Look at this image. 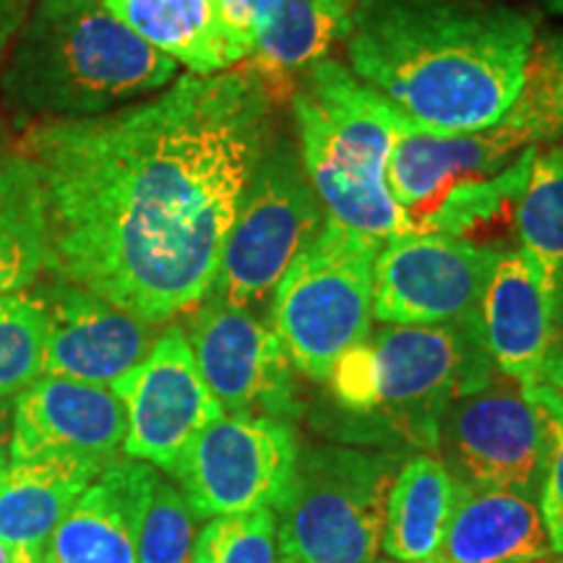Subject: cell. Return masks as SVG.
<instances>
[{
	"instance_id": "18",
	"label": "cell",
	"mask_w": 563,
	"mask_h": 563,
	"mask_svg": "<svg viewBox=\"0 0 563 563\" xmlns=\"http://www.w3.org/2000/svg\"><path fill=\"white\" fill-rule=\"evenodd\" d=\"M157 470L112 460L45 543V563H136L139 530Z\"/></svg>"
},
{
	"instance_id": "1",
	"label": "cell",
	"mask_w": 563,
	"mask_h": 563,
	"mask_svg": "<svg viewBox=\"0 0 563 563\" xmlns=\"http://www.w3.org/2000/svg\"><path fill=\"white\" fill-rule=\"evenodd\" d=\"M272 91L249 63L186 74L144 104L45 121L24 136L58 279L154 323L194 311L274 136Z\"/></svg>"
},
{
	"instance_id": "34",
	"label": "cell",
	"mask_w": 563,
	"mask_h": 563,
	"mask_svg": "<svg viewBox=\"0 0 563 563\" xmlns=\"http://www.w3.org/2000/svg\"><path fill=\"white\" fill-rule=\"evenodd\" d=\"M13 563H45V548L42 545L13 548Z\"/></svg>"
},
{
	"instance_id": "22",
	"label": "cell",
	"mask_w": 563,
	"mask_h": 563,
	"mask_svg": "<svg viewBox=\"0 0 563 563\" xmlns=\"http://www.w3.org/2000/svg\"><path fill=\"white\" fill-rule=\"evenodd\" d=\"M104 5L191 74H220L243 60L214 0H104Z\"/></svg>"
},
{
	"instance_id": "6",
	"label": "cell",
	"mask_w": 563,
	"mask_h": 563,
	"mask_svg": "<svg viewBox=\"0 0 563 563\" xmlns=\"http://www.w3.org/2000/svg\"><path fill=\"white\" fill-rule=\"evenodd\" d=\"M563 141V30L534 34L525 79L509 110L488 129L433 136L412 125L399 133L386 183L407 214L454 183L488 178L527 150Z\"/></svg>"
},
{
	"instance_id": "12",
	"label": "cell",
	"mask_w": 563,
	"mask_h": 563,
	"mask_svg": "<svg viewBox=\"0 0 563 563\" xmlns=\"http://www.w3.org/2000/svg\"><path fill=\"white\" fill-rule=\"evenodd\" d=\"M196 368L224 412L295 422L300 415L295 368L269 319L207 295L186 329Z\"/></svg>"
},
{
	"instance_id": "32",
	"label": "cell",
	"mask_w": 563,
	"mask_h": 563,
	"mask_svg": "<svg viewBox=\"0 0 563 563\" xmlns=\"http://www.w3.org/2000/svg\"><path fill=\"white\" fill-rule=\"evenodd\" d=\"M26 21V0H0V70L16 34Z\"/></svg>"
},
{
	"instance_id": "16",
	"label": "cell",
	"mask_w": 563,
	"mask_h": 563,
	"mask_svg": "<svg viewBox=\"0 0 563 563\" xmlns=\"http://www.w3.org/2000/svg\"><path fill=\"white\" fill-rule=\"evenodd\" d=\"M481 321L496 371L530 386L563 334V298L530 253L501 251L485 285Z\"/></svg>"
},
{
	"instance_id": "7",
	"label": "cell",
	"mask_w": 563,
	"mask_h": 563,
	"mask_svg": "<svg viewBox=\"0 0 563 563\" xmlns=\"http://www.w3.org/2000/svg\"><path fill=\"white\" fill-rule=\"evenodd\" d=\"M382 243L327 217L272 292L269 323L292 368L327 384L334 365L373 329V264Z\"/></svg>"
},
{
	"instance_id": "10",
	"label": "cell",
	"mask_w": 563,
	"mask_h": 563,
	"mask_svg": "<svg viewBox=\"0 0 563 563\" xmlns=\"http://www.w3.org/2000/svg\"><path fill=\"white\" fill-rule=\"evenodd\" d=\"M548 412L522 384L493 373L462 394L439 422L443 464L456 483L519 490L538 498L548 460Z\"/></svg>"
},
{
	"instance_id": "20",
	"label": "cell",
	"mask_w": 563,
	"mask_h": 563,
	"mask_svg": "<svg viewBox=\"0 0 563 563\" xmlns=\"http://www.w3.org/2000/svg\"><path fill=\"white\" fill-rule=\"evenodd\" d=\"M110 462L74 454L11 460L0 473V540L45 548L60 519Z\"/></svg>"
},
{
	"instance_id": "5",
	"label": "cell",
	"mask_w": 563,
	"mask_h": 563,
	"mask_svg": "<svg viewBox=\"0 0 563 563\" xmlns=\"http://www.w3.org/2000/svg\"><path fill=\"white\" fill-rule=\"evenodd\" d=\"M496 373L485 347L481 308L428 327L382 323L350 347L329 376L334 402L363 420L384 422L407 443L433 454L439 422L462 394Z\"/></svg>"
},
{
	"instance_id": "2",
	"label": "cell",
	"mask_w": 563,
	"mask_h": 563,
	"mask_svg": "<svg viewBox=\"0 0 563 563\" xmlns=\"http://www.w3.org/2000/svg\"><path fill=\"white\" fill-rule=\"evenodd\" d=\"M538 24L490 0H357L350 70L412 129L456 136L488 129L522 87Z\"/></svg>"
},
{
	"instance_id": "35",
	"label": "cell",
	"mask_w": 563,
	"mask_h": 563,
	"mask_svg": "<svg viewBox=\"0 0 563 563\" xmlns=\"http://www.w3.org/2000/svg\"><path fill=\"white\" fill-rule=\"evenodd\" d=\"M0 563H13V548L0 540Z\"/></svg>"
},
{
	"instance_id": "23",
	"label": "cell",
	"mask_w": 563,
	"mask_h": 563,
	"mask_svg": "<svg viewBox=\"0 0 563 563\" xmlns=\"http://www.w3.org/2000/svg\"><path fill=\"white\" fill-rule=\"evenodd\" d=\"M456 481L435 454H418L394 475L386 496L382 551L391 563H426L441 548Z\"/></svg>"
},
{
	"instance_id": "31",
	"label": "cell",
	"mask_w": 563,
	"mask_h": 563,
	"mask_svg": "<svg viewBox=\"0 0 563 563\" xmlns=\"http://www.w3.org/2000/svg\"><path fill=\"white\" fill-rule=\"evenodd\" d=\"M525 389L530 391L538 402L563 412V334L561 340L553 344L551 355L545 357L538 378H534L530 386H525Z\"/></svg>"
},
{
	"instance_id": "25",
	"label": "cell",
	"mask_w": 563,
	"mask_h": 563,
	"mask_svg": "<svg viewBox=\"0 0 563 563\" xmlns=\"http://www.w3.org/2000/svg\"><path fill=\"white\" fill-rule=\"evenodd\" d=\"M519 249L543 266L563 298V141L540 150L517 199Z\"/></svg>"
},
{
	"instance_id": "38",
	"label": "cell",
	"mask_w": 563,
	"mask_h": 563,
	"mask_svg": "<svg viewBox=\"0 0 563 563\" xmlns=\"http://www.w3.org/2000/svg\"><path fill=\"white\" fill-rule=\"evenodd\" d=\"M194 563H201V561H199V559H196V555H194Z\"/></svg>"
},
{
	"instance_id": "30",
	"label": "cell",
	"mask_w": 563,
	"mask_h": 563,
	"mask_svg": "<svg viewBox=\"0 0 563 563\" xmlns=\"http://www.w3.org/2000/svg\"><path fill=\"white\" fill-rule=\"evenodd\" d=\"M543 410L548 412L551 441H548V460L538 490V509L543 517L553 555H563V412L548 405H543Z\"/></svg>"
},
{
	"instance_id": "36",
	"label": "cell",
	"mask_w": 563,
	"mask_h": 563,
	"mask_svg": "<svg viewBox=\"0 0 563 563\" xmlns=\"http://www.w3.org/2000/svg\"><path fill=\"white\" fill-rule=\"evenodd\" d=\"M543 3H545L548 11H553V13H559V16H563V0H543Z\"/></svg>"
},
{
	"instance_id": "21",
	"label": "cell",
	"mask_w": 563,
	"mask_h": 563,
	"mask_svg": "<svg viewBox=\"0 0 563 563\" xmlns=\"http://www.w3.org/2000/svg\"><path fill=\"white\" fill-rule=\"evenodd\" d=\"M357 0H266L249 66L277 100L350 32Z\"/></svg>"
},
{
	"instance_id": "15",
	"label": "cell",
	"mask_w": 563,
	"mask_h": 563,
	"mask_svg": "<svg viewBox=\"0 0 563 563\" xmlns=\"http://www.w3.org/2000/svg\"><path fill=\"white\" fill-rule=\"evenodd\" d=\"M45 376L110 386L150 355L154 323L58 279L47 287Z\"/></svg>"
},
{
	"instance_id": "4",
	"label": "cell",
	"mask_w": 563,
	"mask_h": 563,
	"mask_svg": "<svg viewBox=\"0 0 563 563\" xmlns=\"http://www.w3.org/2000/svg\"><path fill=\"white\" fill-rule=\"evenodd\" d=\"M300 159L329 217L378 243L407 235L415 220L386 183L402 112L342 63L321 60L292 89Z\"/></svg>"
},
{
	"instance_id": "37",
	"label": "cell",
	"mask_w": 563,
	"mask_h": 563,
	"mask_svg": "<svg viewBox=\"0 0 563 563\" xmlns=\"http://www.w3.org/2000/svg\"><path fill=\"white\" fill-rule=\"evenodd\" d=\"M555 555H551V559H543V561H532V563H563V561H553Z\"/></svg>"
},
{
	"instance_id": "28",
	"label": "cell",
	"mask_w": 563,
	"mask_h": 563,
	"mask_svg": "<svg viewBox=\"0 0 563 563\" xmlns=\"http://www.w3.org/2000/svg\"><path fill=\"white\" fill-rule=\"evenodd\" d=\"M196 511L178 485L157 475L139 530L136 563H194Z\"/></svg>"
},
{
	"instance_id": "8",
	"label": "cell",
	"mask_w": 563,
	"mask_h": 563,
	"mask_svg": "<svg viewBox=\"0 0 563 563\" xmlns=\"http://www.w3.org/2000/svg\"><path fill=\"white\" fill-rule=\"evenodd\" d=\"M397 454L311 446L298 454L279 504V563H391L382 534Z\"/></svg>"
},
{
	"instance_id": "14",
	"label": "cell",
	"mask_w": 563,
	"mask_h": 563,
	"mask_svg": "<svg viewBox=\"0 0 563 563\" xmlns=\"http://www.w3.org/2000/svg\"><path fill=\"white\" fill-rule=\"evenodd\" d=\"M110 389L125 412L123 454L170 475L196 435L224 415L196 368L183 327H167L150 355Z\"/></svg>"
},
{
	"instance_id": "24",
	"label": "cell",
	"mask_w": 563,
	"mask_h": 563,
	"mask_svg": "<svg viewBox=\"0 0 563 563\" xmlns=\"http://www.w3.org/2000/svg\"><path fill=\"white\" fill-rule=\"evenodd\" d=\"M51 266L42 183L24 154H0V298L24 292Z\"/></svg>"
},
{
	"instance_id": "3",
	"label": "cell",
	"mask_w": 563,
	"mask_h": 563,
	"mask_svg": "<svg viewBox=\"0 0 563 563\" xmlns=\"http://www.w3.org/2000/svg\"><path fill=\"white\" fill-rule=\"evenodd\" d=\"M104 0H42L13 40L0 89L19 115L70 121L123 110L178 79Z\"/></svg>"
},
{
	"instance_id": "29",
	"label": "cell",
	"mask_w": 563,
	"mask_h": 563,
	"mask_svg": "<svg viewBox=\"0 0 563 563\" xmlns=\"http://www.w3.org/2000/svg\"><path fill=\"white\" fill-rule=\"evenodd\" d=\"M201 563H279L277 514L253 509L214 517L196 540Z\"/></svg>"
},
{
	"instance_id": "9",
	"label": "cell",
	"mask_w": 563,
	"mask_h": 563,
	"mask_svg": "<svg viewBox=\"0 0 563 563\" xmlns=\"http://www.w3.org/2000/svg\"><path fill=\"white\" fill-rule=\"evenodd\" d=\"M327 217L300 152L274 133L245 186L209 295L251 311L264 306Z\"/></svg>"
},
{
	"instance_id": "13",
	"label": "cell",
	"mask_w": 563,
	"mask_h": 563,
	"mask_svg": "<svg viewBox=\"0 0 563 563\" xmlns=\"http://www.w3.org/2000/svg\"><path fill=\"white\" fill-rule=\"evenodd\" d=\"M498 256V249L443 232L391 238L373 264V319L428 327L473 313Z\"/></svg>"
},
{
	"instance_id": "33",
	"label": "cell",
	"mask_w": 563,
	"mask_h": 563,
	"mask_svg": "<svg viewBox=\"0 0 563 563\" xmlns=\"http://www.w3.org/2000/svg\"><path fill=\"white\" fill-rule=\"evenodd\" d=\"M13 446V399H0V473L9 467Z\"/></svg>"
},
{
	"instance_id": "27",
	"label": "cell",
	"mask_w": 563,
	"mask_h": 563,
	"mask_svg": "<svg viewBox=\"0 0 563 563\" xmlns=\"http://www.w3.org/2000/svg\"><path fill=\"white\" fill-rule=\"evenodd\" d=\"M47 311L40 295L0 298V399H16L45 376Z\"/></svg>"
},
{
	"instance_id": "19",
	"label": "cell",
	"mask_w": 563,
	"mask_h": 563,
	"mask_svg": "<svg viewBox=\"0 0 563 563\" xmlns=\"http://www.w3.org/2000/svg\"><path fill=\"white\" fill-rule=\"evenodd\" d=\"M551 555L538 498L519 490L456 483L441 548L426 563H532Z\"/></svg>"
},
{
	"instance_id": "17",
	"label": "cell",
	"mask_w": 563,
	"mask_h": 563,
	"mask_svg": "<svg viewBox=\"0 0 563 563\" xmlns=\"http://www.w3.org/2000/svg\"><path fill=\"white\" fill-rule=\"evenodd\" d=\"M123 439L125 412L110 386L42 376L13 399L11 460L74 454L112 462Z\"/></svg>"
},
{
	"instance_id": "11",
	"label": "cell",
	"mask_w": 563,
	"mask_h": 563,
	"mask_svg": "<svg viewBox=\"0 0 563 563\" xmlns=\"http://www.w3.org/2000/svg\"><path fill=\"white\" fill-rule=\"evenodd\" d=\"M292 422L222 415L196 435L175 481L199 519L279 509L298 464Z\"/></svg>"
},
{
	"instance_id": "26",
	"label": "cell",
	"mask_w": 563,
	"mask_h": 563,
	"mask_svg": "<svg viewBox=\"0 0 563 563\" xmlns=\"http://www.w3.org/2000/svg\"><path fill=\"white\" fill-rule=\"evenodd\" d=\"M538 152L540 150H527L509 167L488 175V178L454 183L426 214L422 232L464 238L467 230L490 222L506 207V201H517L522 196Z\"/></svg>"
}]
</instances>
